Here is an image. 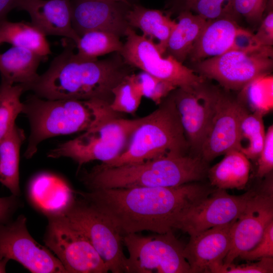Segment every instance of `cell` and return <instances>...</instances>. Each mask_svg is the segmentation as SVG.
<instances>
[{
  "instance_id": "obj_1",
  "label": "cell",
  "mask_w": 273,
  "mask_h": 273,
  "mask_svg": "<svg viewBox=\"0 0 273 273\" xmlns=\"http://www.w3.org/2000/svg\"><path fill=\"white\" fill-rule=\"evenodd\" d=\"M212 191L191 182L171 187L105 189L80 194L105 213L124 236L172 231L184 211Z\"/></svg>"
},
{
  "instance_id": "obj_2",
  "label": "cell",
  "mask_w": 273,
  "mask_h": 273,
  "mask_svg": "<svg viewBox=\"0 0 273 273\" xmlns=\"http://www.w3.org/2000/svg\"><path fill=\"white\" fill-rule=\"evenodd\" d=\"M133 68L119 53L102 60H84L67 46L26 89L47 100H97L110 105L113 88L133 73Z\"/></svg>"
},
{
  "instance_id": "obj_3",
  "label": "cell",
  "mask_w": 273,
  "mask_h": 273,
  "mask_svg": "<svg viewBox=\"0 0 273 273\" xmlns=\"http://www.w3.org/2000/svg\"><path fill=\"white\" fill-rule=\"evenodd\" d=\"M207 162L195 155L168 156L143 163L94 166L82 177L90 191L134 187H171L199 181L207 174Z\"/></svg>"
},
{
  "instance_id": "obj_4",
  "label": "cell",
  "mask_w": 273,
  "mask_h": 273,
  "mask_svg": "<svg viewBox=\"0 0 273 273\" xmlns=\"http://www.w3.org/2000/svg\"><path fill=\"white\" fill-rule=\"evenodd\" d=\"M22 113L29 119L30 134L24 155L31 158L43 141L59 135L85 131L106 120L123 114L97 100L42 99L35 95L23 103Z\"/></svg>"
},
{
  "instance_id": "obj_5",
  "label": "cell",
  "mask_w": 273,
  "mask_h": 273,
  "mask_svg": "<svg viewBox=\"0 0 273 273\" xmlns=\"http://www.w3.org/2000/svg\"><path fill=\"white\" fill-rule=\"evenodd\" d=\"M189 149L171 93L158 108L143 117L122 153L101 164L114 167L140 163L168 156L187 155Z\"/></svg>"
},
{
  "instance_id": "obj_6",
  "label": "cell",
  "mask_w": 273,
  "mask_h": 273,
  "mask_svg": "<svg viewBox=\"0 0 273 273\" xmlns=\"http://www.w3.org/2000/svg\"><path fill=\"white\" fill-rule=\"evenodd\" d=\"M143 119L119 116L105 120L84 131L78 136L58 145L48 154L50 158H70L78 167L98 160L109 162L118 157L126 147L130 138Z\"/></svg>"
},
{
  "instance_id": "obj_7",
  "label": "cell",
  "mask_w": 273,
  "mask_h": 273,
  "mask_svg": "<svg viewBox=\"0 0 273 273\" xmlns=\"http://www.w3.org/2000/svg\"><path fill=\"white\" fill-rule=\"evenodd\" d=\"M63 216L92 244L113 273L125 272L127 257L123 236L112 220L97 206L84 199L73 201Z\"/></svg>"
},
{
  "instance_id": "obj_8",
  "label": "cell",
  "mask_w": 273,
  "mask_h": 273,
  "mask_svg": "<svg viewBox=\"0 0 273 273\" xmlns=\"http://www.w3.org/2000/svg\"><path fill=\"white\" fill-rule=\"evenodd\" d=\"M272 47L253 52L231 49L224 53L195 62L193 69L206 79L216 81L224 89L240 91L272 68Z\"/></svg>"
},
{
  "instance_id": "obj_9",
  "label": "cell",
  "mask_w": 273,
  "mask_h": 273,
  "mask_svg": "<svg viewBox=\"0 0 273 273\" xmlns=\"http://www.w3.org/2000/svg\"><path fill=\"white\" fill-rule=\"evenodd\" d=\"M129 253L125 272L190 273L184 247L172 231L155 236H123Z\"/></svg>"
},
{
  "instance_id": "obj_10",
  "label": "cell",
  "mask_w": 273,
  "mask_h": 273,
  "mask_svg": "<svg viewBox=\"0 0 273 273\" xmlns=\"http://www.w3.org/2000/svg\"><path fill=\"white\" fill-rule=\"evenodd\" d=\"M126 41L119 52L124 61L176 87L188 88L199 84L206 78L184 65L171 56L164 57L153 39L136 33L129 27Z\"/></svg>"
},
{
  "instance_id": "obj_11",
  "label": "cell",
  "mask_w": 273,
  "mask_h": 273,
  "mask_svg": "<svg viewBox=\"0 0 273 273\" xmlns=\"http://www.w3.org/2000/svg\"><path fill=\"white\" fill-rule=\"evenodd\" d=\"M44 242L67 273L109 271L104 260L89 241L61 215H49Z\"/></svg>"
},
{
  "instance_id": "obj_12",
  "label": "cell",
  "mask_w": 273,
  "mask_h": 273,
  "mask_svg": "<svg viewBox=\"0 0 273 273\" xmlns=\"http://www.w3.org/2000/svg\"><path fill=\"white\" fill-rule=\"evenodd\" d=\"M220 88L204 81L171 92L190 149L199 155L213 117Z\"/></svg>"
},
{
  "instance_id": "obj_13",
  "label": "cell",
  "mask_w": 273,
  "mask_h": 273,
  "mask_svg": "<svg viewBox=\"0 0 273 273\" xmlns=\"http://www.w3.org/2000/svg\"><path fill=\"white\" fill-rule=\"evenodd\" d=\"M14 260L34 273H66L50 250L38 243L28 232L23 215L9 224H0V260Z\"/></svg>"
},
{
  "instance_id": "obj_14",
  "label": "cell",
  "mask_w": 273,
  "mask_h": 273,
  "mask_svg": "<svg viewBox=\"0 0 273 273\" xmlns=\"http://www.w3.org/2000/svg\"><path fill=\"white\" fill-rule=\"evenodd\" d=\"M256 192L248 191L236 196L217 188L184 211L175 229L192 236L209 229L230 223L238 217Z\"/></svg>"
},
{
  "instance_id": "obj_15",
  "label": "cell",
  "mask_w": 273,
  "mask_h": 273,
  "mask_svg": "<svg viewBox=\"0 0 273 273\" xmlns=\"http://www.w3.org/2000/svg\"><path fill=\"white\" fill-rule=\"evenodd\" d=\"M249 110L239 94L220 88L215 111L200 156L207 163L228 152L238 150L240 124Z\"/></svg>"
},
{
  "instance_id": "obj_16",
  "label": "cell",
  "mask_w": 273,
  "mask_h": 273,
  "mask_svg": "<svg viewBox=\"0 0 273 273\" xmlns=\"http://www.w3.org/2000/svg\"><path fill=\"white\" fill-rule=\"evenodd\" d=\"M272 221V191L256 192L249 199L242 212L233 222L230 247L223 260V264L226 265L233 263L241 253L255 247Z\"/></svg>"
},
{
  "instance_id": "obj_17",
  "label": "cell",
  "mask_w": 273,
  "mask_h": 273,
  "mask_svg": "<svg viewBox=\"0 0 273 273\" xmlns=\"http://www.w3.org/2000/svg\"><path fill=\"white\" fill-rule=\"evenodd\" d=\"M71 22L80 36L93 30L125 36L130 27L126 15L130 6L112 0H74L71 1Z\"/></svg>"
},
{
  "instance_id": "obj_18",
  "label": "cell",
  "mask_w": 273,
  "mask_h": 273,
  "mask_svg": "<svg viewBox=\"0 0 273 273\" xmlns=\"http://www.w3.org/2000/svg\"><path fill=\"white\" fill-rule=\"evenodd\" d=\"M233 221L190 236L184 249L190 273L213 272L217 266L223 263L230 247Z\"/></svg>"
},
{
  "instance_id": "obj_19",
  "label": "cell",
  "mask_w": 273,
  "mask_h": 273,
  "mask_svg": "<svg viewBox=\"0 0 273 273\" xmlns=\"http://www.w3.org/2000/svg\"><path fill=\"white\" fill-rule=\"evenodd\" d=\"M26 11L31 23L47 35L61 36L76 44L80 36L71 22L69 0H19L17 8Z\"/></svg>"
},
{
  "instance_id": "obj_20",
  "label": "cell",
  "mask_w": 273,
  "mask_h": 273,
  "mask_svg": "<svg viewBox=\"0 0 273 273\" xmlns=\"http://www.w3.org/2000/svg\"><path fill=\"white\" fill-rule=\"evenodd\" d=\"M239 27L236 19L232 17L208 20L188 58L195 63L231 50Z\"/></svg>"
},
{
  "instance_id": "obj_21",
  "label": "cell",
  "mask_w": 273,
  "mask_h": 273,
  "mask_svg": "<svg viewBox=\"0 0 273 273\" xmlns=\"http://www.w3.org/2000/svg\"><path fill=\"white\" fill-rule=\"evenodd\" d=\"M126 19L130 27L140 29L147 37L157 39L158 50L163 55L165 53L169 36L176 25L169 14L135 4L130 7Z\"/></svg>"
},
{
  "instance_id": "obj_22",
  "label": "cell",
  "mask_w": 273,
  "mask_h": 273,
  "mask_svg": "<svg viewBox=\"0 0 273 273\" xmlns=\"http://www.w3.org/2000/svg\"><path fill=\"white\" fill-rule=\"evenodd\" d=\"M43 59L30 50L13 46L0 54L2 79L13 84H23L26 89L38 77L37 70Z\"/></svg>"
},
{
  "instance_id": "obj_23",
  "label": "cell",
  "mask_w": 273,
  "mask_h": 273,
  "mask_svg": "<svg viewBox=\"0 0 273 273\" xmlns=\"http://www.w3.org/2000/svg\"><path fill=\"white\" fill-rule=\"evenodd\" d=\"M30 191L34 202L49 215L62 213L73 201L69 187L49 174H42L34 179Z\"/></svg>"
},
{
  "instance_id": "obj_24",
  "label": "cell",
  "mask_w": 273,
  "mask_h": 273,
  "mask_svg": "<svg viewBox=\"0 0 273 273\" xmlns=\"http://www.w3.org/2000/svg\"><path fill=\"white\" fill-rule=\"evenodd\" d=\"M250 163L241 152L230 151L223 159L208 169L211 186L220 189H243L249 179Z\"/></svg>"
},
{
  "instance_id": "obj_25",
  "label": "cell",
  "mask_w": 273,
  "mask_h": 273,
  "mask_svg": "<svg viewBox=\"0 0 273 273\" xmlns=\"http://www.w3.org/2000/svg\"><path fill=\"white\" fill-rule=\"evenodd\" d=\"M207 21L191 11H180L176 25L169 36L165 53L183 63Z\"/></svg>"
},
{
  "instance_id": "obj_26",
  "label": "cell",
  "mask_w": 273,
  "mask_h": 273,
  "mask_svg": "<svg viewBox=\"0 0 273 273\" xmlns=\"http://www.w3.org/2000/svg\"><path fill=\"white\" fill-rule=\"evenodd\" d=\"M25 139L23 130L15 125L0 142V182L14 196L20 193V150Z\"/></svg>"
},
{
  "instance_id": "obj_27",
  "label": "cell",
  "mask_w": 273,
  "mask_h": 273,
  "mask_svg": "<svg viewBox=\"0 0 273 273\" xmlns=\"http://www.w3.org/2000/svg\"><path fill=\"white\" fill-rule=\"evenodd\" d=\"M0 42L28 49L44 59L51 53L46 35L31 23L1 21Z\"/></svg>"
},
{
  "instance_id": "obj_28",
  "label": "cell",
  "mask_w": 273,
  "mask_h": 273,
  "mask_svg": "<svg viewBox=\"0 0 273 273\" xmlns=\"http://www.w3.org/2000/svg\"><path fill=\"white\" fill-rule=\"evenodd\" d=\"M76 55L80 59L94 60L100 56L122 50L123 43L120 37L110 32L93 30L86 32L80 36L76 44Z\"/></svg>"
},
{
  "instance_id": "obj_29",
  "label": "cell",
  "mask_w": 273,
  "mask_h": 273,
  "mask_svg": "<svg viewBox=\"0 0 273 273\" xmlns=\"http://www.w3.org/2000/svg\"><path fill=\"white\" fill-rule=\"evenodd\" d=\"M263 116L261 112L248 110L242 117L238 150L248 159L258 158L263 146L266 133Z\"/></svg>"
},
{
  "instance_id": "obj_30",
  "label": "cell",
  "mask_w": 273,
  "mask_h": 273,
  "mask_svg": "<svg viewBox=\"0 0 273 273\" xmlns=\"http://www.w3.org/2000/svg\"><path fill=\"white\" fill-rule=\"evenodd\" d=\"M26 91L23 84H13L2 79L0 84V142L15 125V120L22 113L20 97Z\"/></svg>"
},
{
  "instance_id": "obj_31",
  "label": "cell",
  "mask_w": 273,
  "mask_h": 273,
  "mask_svg": "<svg viewBox=\"0 0 273 273\" xmlns=\"http://www.w3.org/2000/svg\"><path fill=\"white\" fill-rule=\"evenodd\" d=\"M110 108L115 112L133 114L138 109L143 97L135 74L126 76L113 89Z\"/></svg>"
},
{
  "instance_id": "obj_32",
  "label": "cell",
  "mask_w": 273,
  "mask_h": 273,
  "mask_svg": "<svg viewBox=\"0 0 273 273\" xmlns=\"http://www.w3.org/2000/svg\"><path fill=\"white\" fill-rule=\"evenodd\" d=\"M234 0H175L180 11L188 10L207 20L222 17L236 19Z\"/></svg>"
},
{
  "instance_id": "obj_33",
  "label": "cell",
  "mask_w": 273,
  "mask_h": 273,
  "mask_svg": "<svg viewBox=\"0 0 273 273\" xmlns=\"http://www.w3.org/2000/svg\"><path fill=\"white\" fill-rule=\"evenodd\" d=\"M135 76L143 97L151 100L157 105H159L173 90L177 88L173 84L144 71L135 74Z\"/></svg>"
},
{
  "instance_id": "obj_34",
  "label": "cell",
  "mask_w": 273,
  "mask_h": 273,
  "mask_svg": "<svg viewBox=\"0 0 273 273\" xmlns=\"http://www.w3.org/2000/svg\"><path fill=\"white\" fill-rule=\"evenodd\" d=\"M269 0H234L233 10L250 23L260 22Z\"/></svg>"
},
{
  "instance_id": "obj_35",
  "label": "cell",
  "mask_w": 273,
  "mask_h": 273,
  "mask_svg": "<svg viewBox=\"0 0 273 273\" xmlns=\"http://www.w3.org/2000/svg\"><path fill=\"white\" fill-rule=\"evenodd\" d=\"M247 260H258L263 257L273 256V221L266 227L259 242L251 249L241 253L239 256Z\"/></svg>"
},
{
  "instance_id": "obj_36",
  "label": "cell",
  "mask_w": 273,
  "mask_h": 273,
  "mask_svg": "<svg viewBox=\"0 0 273 273\" xmlns=\"http://www.w3.org/2000/svg\"><path fill=\"white\" fill-rule=\"evenodd\" d=\"M272 257H263L256 262L236 265L233 263L218 266L214 273H272Z\"/></svg>"
},
{
  "instance_id": "obj_37",
  "label": "cell",
  "mask_w": 273,
  "mask_h": 273,
  "mask_svg": "<svg viewBox=\"0 0 273 273\" xmlns=\"http://www.w3.org/2000/svg\"><path fill=\"white\" fill-rule=\"evenodd\" d=\"M273 169V125L268 128L265 133L263 146L258 157L256 176L262 178Z\"/></svg>"
},
{
  "instance_id": "obj_38",
  "label": "cell",
  "mask_w": 273,
  "mask_h": 273,
  "mask_svg": "<svg viewBox=\"0 0 273 273\" xmlns=\"http://www.w3.org/2000/svg\"><path fill=\"white\" fill-rule=\"evenodd\" d=\"M267 13L263 17L259 28L254 36L259 44L263 47H272L273 44L272 0H269L266 8Z\"/></svg>"
},
{
  "instance_id": "obj_39",
  "label": "cell",
  "mask_w": 273,
  "mask_h": 273,
  "mask_svg": "<svg viewBox=\"0 0 273 273\" xmlns=\"http://www.w3.org/2000/svg\"><path fill=\"white\" fill-rule=\"evenodd\" d=\"M256 39L254 34L249 31L239 27L231 49L245 52H253L262 49Z\"/></svg>"
},
{
  "instance_id": "obj_40",
  "label": "cell",
  "mask_w": 273,
  "mask_h": 273,
  "mask_svg": "<svg viewBox=\"0 0 273 273\" xmlns=\"http://www.w3.org/2000/svg\"><path fill=\"white\" fill-rule=\"evenodd\" d=\"M14 195L0 197V224L8 217L14 206Z\"/></svg>"
},
{
  "instance_id": "obj_41",
  "label": "cell",
  "mask_w": 273,
  "mask_h": 273,
  "mask_svg": "<svg viewBox=\"0 0 273 273\" xmlns=\"http://www.w3.org/2000/svg\"><path fill=\"white\" fill-rule=\"evenodd\" d=\"M19 0H0V22L6 19L12 9L17 8Z\"/></svg>"
},
{
  "instance_id": "obj_42",
  "label": "cell",
  "mask_w": 273,
  "mask_h": 273,
  "mask_svg": "<svg viewBox=\"0 0 273 273\" xmlns=\"http://www.w3.org/2000/svg\"><path fill=\"white\" fill-rule=\"evenodd\" d=\"M8 261V260L6 259L0 260V273L5 272L6 271V267Z\"/></svg>"
},
{
  "instance_id": "obj_43",
  "label": "cell",
  "mask_w": 273,
  "mask_h": 273,
  "mask_svg": "<svg viewBox=\"0 0 273 273\" xmlns=\"http://www.w3.org/2000/svg\"><path fill=\"white\" fill-rule=\"evenodd\" d=\"M112 1L121 2V3H123L126 4L127 5L130 6V3H129V2H128V0H112Z\"/></svg>"
},
{
  "instance_id": "obj_44",
  "label": "cell",
  "mask_w": 273,
  "mask_h": 273,
  "mask_svg": "<svg viewBox=\"0 0 273 273\" xmlns=\"http://www.w3.org/2000/svg\"><path fill=\"white\" fill-rule=\"evenodd\" d=\"M1 44V42H0V44Z\"/></svg>"
},
{
  "instance_id": "obj_45",
  "label": "cell",
  "mask_w": 273,
  "mask_h": 273,
  "mask_svg": "<svg viewBox=\"0 0 273 273\" xmlns=\"http://www.w3.org/2000/svg\"><path fill=\"white\" fill-rule=\"evenodd\" d=\"M69 1H71V0H69Z\"/></svg>"
}]
</instances>
